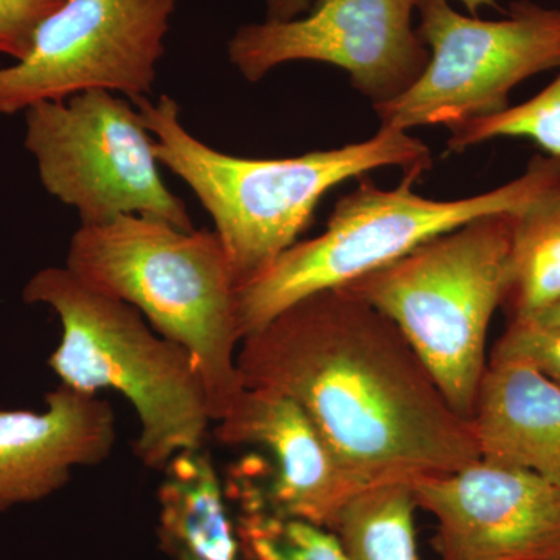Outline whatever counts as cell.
<instances>
[{
    "label": "cell",
    "mask_w": 560,
    "mask_h": 560,
    "mask_svg": "<svg viewBox=\"0 0 560 560\" xmlns=\"http://www.w3.org/2000/svg\"><path fill=\"white\" fill-rule=\"evenodd\" d=\"M245 388L296 401L361 488L441 477L481 458L396 324L346 289L311 294L243 338Z\"/></svg>",
    "instance_id": "6da1fadb"
},
{
    "label": "cell",
    "mask_w": 560,
    "mask_h": 560,
    "mask_svg": "<svg viewBox=\"0 0 560 560\" xmlns=\"http://www.w3.org/2000/svg\"><path fill=\"white\" fill-rule=\"evenodd\" d=\"M154 138L161 165L183 179L215 223L237 289L307 231L319 201L346 180L397 167L418 180L430 171L429 147L410 131L381 127L363 142L280 160L232 156L212 149L180 124L175 98L132 101Z\"/></svg>",
    "instance_id": "7a4b0ae2"
},
{
    "label": "cell",
    "mask_w": 560,
    "mask_h": 560,
    "mask_svg": "<svg viewBox=\"0 0 560 560\" xmlns=\"http://www.w3.org/2000/svg\"><path fill=\"white\" fill-rule=\"evenodd\" d=\"M66 267L92 289L130 304L151 327L189 350L208 390L213 423L243 388L237 283L215 231L120 215L70 238Z\"/></svg>",
    "instance_id": "3957f363"
},
{
    "label": "cell",
    "mask_w": 560,
    "mask_h": 560,
    "mask_svg": "<svg viewBox=\"0 0 560 560\" xmlns=\"http://www.w3.org/2000/svg\"><path fill=\"white\" fill-rule=\"evenodd\" d=\"M22 300L47 305L60 318L61 341L49 366L62 385L90 394L113 389L130 401L140 423L135 452L143 466L164 470L180 453L201 451L213 420L189 350L68 267L36 272Z\"/></svg>",
    "instance_id": "277c9868"
},
{
    "label": "cell",
    "mask_w": 560,
    "mask_h": 560,
    "mask_svg": "<svg viewBox=\"0 0 560 560\" xmlns=\"http://www.w3.org/2000/svg\"><path fill=\"white\" fill-rule=\"evenodd\" d=\"M512 215L490 213L341 289L396 324L445 399L474 419L490 320L510 280Z\"/></svg>",
    "instance_id": "5b68a950"
},
{
    "label": "cell",
    "mask_w": 560,
    "mask_h": 560,
    "mask_svg": "<svg viewBox=\"0 0 560 560\" xmlns=\"http://www.w3.org/2000/svg\"><path fill=\"white\" fill-rule=\"evenodd\" d=\"M560 180V158L534 156L511 183L458 200H431L411 178L385 190L363 178L335 205L326 231L294 243L256 279L237 289L242 340L319 291L341 289L407 256L422 243L478 217L517 212Z\"/></svg>",
    "instance_id": "8992f818"
},
{
    "label": "cell",
    "mask_w": 560,
    "mask_h": 560,
    "mask_svg": "<svg viewBox=\"0 0 560 560\" xmlns=\"http://www.w3.org/2000/svg\"><path fill=\"white\" fill-rule=\"evenodd\" d=\"M24 113L25 149L44 189L75 209L83 226L143 215L194 230L186 205L162 179L153 135L135 103L88 91Z\"/></svg>",
    "instance_id": "52a82bcc"
},
{
    "label": "cell",
    "mask_w": 560,
    "mask_h": 560,
    "mask_svg": "<svg viewBox=\"0 0 560 560\" xmlns=\"http://www.w3.org/2000/svg\"><path fill=\"white\" fill-rule=\"evenodd\" d=\"M418 16L429 65L404 95L374 106L381 127L452 130L510 108L522 81L560 69V9L521 0L501 20H481L451 0H419Z\"/></svg>",
    "instance_id": "ba28073f"
},
{
    "label": "cell",
    "mask_w": 560,
    "mask_h": 560,
    "mask_svg": "<svg viewBox=\"0 0 560 560\" xmlns=\"http://www.w3.org/2000/svg\"><path fill=\"white\" fill-rule=\"evenodd\" d=\"M179 0H62L24 60L0 69V114L88 91L138 101L156 80Z\"/></svg>",
    "instance_id": "9c48e42d"
},
{
    "label": "cell",
    "mask_w": 560,
    "mask_h": 560,
    "mask_svg": "<svg viewBox=\"0 0 560 560\" xmlns=\"http://www.w3.org/2000/svg\"><path fill=\"white\" fill-rule=\"evenodd\" d=\"M418 2L313 0L307 13L294 20L242 25L228 55L253 83L289 62L335 66L374 108L404 95L429 65V47L412 24Z\"/></svg>",
    "instance_id": "30bf717a"
},
{
    "label": "cell",
    "mask_w": 560,
    "mask_h": 560,
    "mask_svg": "<svg viewBox=\"0 0 560 560\" xmlns=\"http://www.w3.org/2000/svg\"><path fill=\"white\" fill-rule=\"evenodd\" d=\"M411 486L441 560H560V489L539 475L480 458Z\"/></svg>",
    "instance_id": "8fae6325"
},
{
    "label": "cell",
    "mask_w": 560,
    "mask_h": 560,
    "mask_svg": "<svg viewBox=\"0 0 560 560\" xmlns=\"http://www.w3.org/2000/svg\"><path fill=\"white\" fill-rule=\"evenodd\" d=\"M212 436L221 445H253L270 456V477L254 480L261 500L279 514L330 530L363 490L300 405L276 390L243 388L230 412L213 423Z\"/></svg>",
    "instance_id": "7c38bea8"
},
{
    "label": "cell",
    "mask_w": 560,
    "mask_h": 560,
    "mask_svg": "<svg viewBox=\"0 0 560 560\" xmlns=\"http://www.w3.org/2000/svg\"><path fill=\"white\" fill-rule=\"evenodd\" d=\"M116 440L108 401L62 383L43 412L0 411V514L54 495L80 467L105 463Z\"/></svg>",
    "instance_id": "4fadbf2b"
},
{
    "label": "cell",
    "mask_w": 560,
    "mask_h": 560,
    "mask_svg": "<svg viewBox=\"0 0 560 560\" xmlns=\"http://www.w3.org/2000/svg\"><path fill=\"white\" fill-rule=\"evenodd\" d=\"M481 458L560 489V385L522 360L490 359L474 415Z\"/></svg>",
    "instance_id": "5bb4252c"
},
{
    "label": "cell",
    "mask_w": 560,
    "mask_h": 560,
    "mask_svg": "<svg viewBox=\"0 0 560 560\" xmlns=\"http://www.w3.org/2000/svg\"><path fill=\"white\" fill-rule=\"evenodd\" d=\"M162 471L158 539L167 558L238 560L231 506L208 453H180Z\"/></svg>",
    "instance_id": "9a60e30c"
},
{
    "label": "cell",
    "mask_w": 560,
    "mask_h": 560,
    "mask_svg": "<svg viewBox=\"0 0 560 560\" xmlns=\"http://www.w3.org/2000/svg\"><path fill=\"white\" fill-rule=\"evenodd\" d=\"M560 301V180L512 215L504 311L530 320Z\"/></svg>",
    "instance_id": "2e32d148"
},
{
    "label": "cell",
    "mask_w": 560,
    "mask_h": 560,
    "mask_svg": "<svg viewBox=\"0 0 560 560\" xmlns=\"http://www.w3.org/2000/svg\"><path fill=\"white\" fill-rule=\"evenodd\" d=\"M224 492L234 504L238 560H348L331 530L267 506L248 464L234 470Z\"/></svg>",
    "instance_id": "e0dca14e"
},
{
    "label": "cell",
    "mask_w": 560,
    "mask_h": 560,
    "mask_svg": "<svg viewBox=\"0 0 560 560\" xmlns=\"http://www.w3.org/2000/svg\"><path fill=\"white\" fill-rule=\"evenodd\" d=\"M416 510L408 482L371 486L342 508L330 530L348 560H419Z\"/></svg>",
    "instance_id": "ac0fdd59"
},
{
    "label": "cell",
    "mask_w": 560,
    "mask_h": 560,
    "mask_svg": "<svg viewBox=\"0 0 560 560\" xmlns=\"http://www.w3.org/2000/svg\"><path fill=\"white\" fill-rule=\"evenodd\" d=\"M528 139L560 158V73L528 102L452 128L448 150L460 153L492 139Z\"/></svg>",
    "instance_id": "d6986e66"
},
{
    "label": "cell",
    "mask_w": 560,
    "mask_h": 560,
    "mask_svg": "<svg viewBox=\"0 0 560 560\" xmlns=\"http://www.w3.org/2000/svg\"><path fill=\"white\" fill-rule=\"evenodd\" d=\"M490 359L526 361L560 385V327L511 320Z\"/></svg>",
    "instance_id": "ffe728a7"
},
{
    "label": "cell",
    "mask_w": 560,
    "mask_h": 560,
    "mask_svg": "<svg viewBox=\"0 0 560 560\" xmlns=\"http://www.w3.org/2000/svg\"><path fill=\"white\" fill-rule=\"evenodd\" d=\"M61 3L62 0H0V54L24 60L39 25Z\"/></svg>",
    "instance_id": "44dd1931"
},
{
    "label": "cell",
    "mask_w": 560,
    "mask_h": 560,
    "mask_svg": "<svg viewBox=\"0 0 560 560\" xmlns=\"http://www.w3.org/2000/svg\"><path fill=\"white\" fill-rule=\"evenodd\" d=\"M313 0H267V20L290 21L307 13Z\"/></svg>",
    "instance_id": "7402d4cb"
},
{
    "label": "cell",
    "mask_w": 560,
    "mask_h": 560,
    "mask_svg": "<svg viewBox=\"0 0 560 560\" xmlns=\"http://www.w3.org/2000/svg\"><path fill=\"white\" fill-rule=\"evenodd\" d=\"M456 2L460 3L464 10L471 14V16H478L480 11L485 9H493L501 11L503 14L506 13V11L500 9L499 0H456Z\"/></svg>",
    "instance_id": "603a6c76"
},
{
    "label": "cell",
    "mask_w": 560,
    "mask_h": 560,
    "mask_svg": "<svg viewBox=\"0 0 560 560\" xmlns=\"http://www.w3.org/2000/svg\"><path fill=\"white\" fill-rule=\"evenodd\" d=\"M530 320L544 324V326L560 327V301L556 302L555 305H551V307L547 308L544 313H540L537 318Z\"/></svg>",
    "instance_id": "cb8c5ba5"
}]
</instances>
